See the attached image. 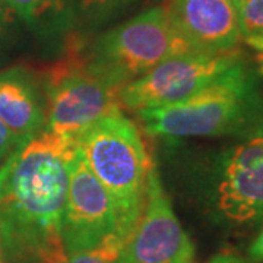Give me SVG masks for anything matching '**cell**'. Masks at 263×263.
Segmentation results:
<instances>
[{"instance_id":"cell-6","label":"cell","mask_w":263,"mask_h":263,"mask_svg":"<svg viewBox=\"0 0 263 263\" xmlns=\"http://www.w3.org/2000/svg\"><path fill=\"white\" fill-rule=\"evenodd\" d=\"M60 231L67 256L91 252L101 246L119 253L122 249L111 197L89 170L78 146L70 162Z\"/></svg>"},{"instance_id":"cell-4","label":"cell","mask_w":263,"mask_h":263,"mask_svg":"<svg viewBox=\"0 0 263 263\" xmlns=\"http://www.w3.org/2000/svg\"><path fill=\"white\" fill-rule=\"evenodd\" d=\"M190 51L170 22L167 10L152 8L104 34L88 72L113 88L146 73L170 56Z\"/></svg>"},{"instance_id":"cell-15","label":"cell","mask_w":263,"mask_h":263,"mask_svg":"<svg viewBox=\"0 0 263 263\" xmlns=\"http://www.w3.org/2000/svg\"><path fill=\"white\" fill-rule=\"evenodd\" d=\"M15 148H16V142H15L12 132L0 120V160Z\"/></svg>"},{"instance_id":"cell-1","label":"cell","mask_w":263,"mask_h":263,"mask_svg":"<svg viewBox=\"0 0 263 263\" xmlns=\"http://www.w3.org/2000/svg\"><path fill=\"white\" fill-rule=\"evenodd\" d=\"M76 142L51 130L15 148L0 168V249L37 263H66L62 240Z\"/></svg>"},{"instance_id":"cell-11","label":"cell","mask_w":263,"mask_h":263,"mask_svg":"<svg viewBox=\"0 0 263 263\" xmlns=\"http://www.w3.org/2000/svg\"><path fill=\"white\" fill-rule=\"evenodd\" d=\"M0 120L12 132L18 148L40 135L44 113L29 88L18 81L0 79Z\"/></svg>"},{"instance_id":"cell-10","label":"cell","mask_w":263,"mask_h":263,"mask_svg":"<svg viewBox=\"0 0 263 263\" xmlns=\"http://www.w3.org/2000/svg\"><path fill=\"white\" fill-rule=\"evenodd\" d=\"M218 206L237 222L263 218V136L237 146L228 157L219 183Z\"/></svg>"},{"instance_id":"cell-5","label":"cell","mask_w":263,"mask_h":263,"mask_svg":"<svg viewBox=\"0 0 263 263\" xmlns=\"http://www.w3.org/2000/svg\"><path fill=\"white\" fill-rule=\"evenodd\" d=\"M238 65L241 63L234 48L224 53H179L120 86L119 101L135 111L179 103L205 89Z\"/></svg>"},{"instance_id":"cell-21","label":"cell","mask_w":263,"mask_h":263,"mask_svg":"<svg viewBox=\"0 0 263 263\" xmlns=\"http://www.w3.org/2000/svg\"><path fill=\"white\" fill-rule=\"evenodd\" d=\"M262 73H263V66H262Z\"/></svg>"},{"instance_id":"cell-13","label":"cell","mask_w":263,"mask_h":263,"mask_svg":"<svg viewBox=\"0 0 263 263\" xmlns=\"http://www.w3.org/2000/svg\"><path fill=\"white\" fill-rule=\"evenodd\" d=\"M63 0H6V5L27 22H34L43 15L62 9Z\"/></svg>"},{"instance_id":"cell-12","label":"cell","mask_w":263,"mask_h":263,"mask_svg":"<svg viewBox=\"0 0 263 263\" xmlns=\"http://www.w3.org/2000/svg\"><path fill=\"white\" fill-rule=\"evenodd\" d=\"M235 12L241 38L256 51L263 53V0H245Z\"/></svg>"},{"instance_id":"cell-18","label":"cell","mask_w":263,"mask_h":263,"mask_svg":"<svg viewBox=\"0 0 263 263\" xmlns=\"http://www.w3.org/2000/svg\"><path fill=\"white\" fill-rule=\"evenodd\" d=\"M209 263H245V260L234 254H218Z\"/></svg>"},{"instance_id":"cell-17","label":"cell","mask_w":263,"mask_h":263,"mask_svg":"<svg viewBox=\"0 0 263 263\" xmlns=\"http://www.w3.org/2000/svg\"><path fill=\"white\" fill-rule=\"evenodd\" d=\"M130 0H85V5L88 6H97V8H110V6H117Z\"/></svg>"},{"instance_id":"cell-2","label":"cell","mask_w":263,"mask_h":263,"mask_svg":"<svg viewBox=\"0 0 263 263\" xmlns=\"http://www.w3.org/2000/svg\"><path fill=\"white\" fill-rule=\"evenodd\" d=\"M75 142L111 197L117 240L123 247L142 214L148 174L154 167L141 133L129 119L114 113L92 123Z\"/></svg>"},{"instance_id":"cell-16","label":"cell","mask_w":263,"mask_h":263,"mask_svg":"<svg viewBox=\"0 0 263 263\" xmlns=\"http://www.w3.org/2000/svg\"><path fill=\"white\" fill-rule=\"evenodd\" d=\"M250 256L254 260H262L263 262V230L260 231V234L256 237V240L250 247Z\"/></svg>"},{"instance_id":"cell-8","label":"cell","mask_w":263,"mask_h":263,"mask_svg":"<svg viewBox=\"0 0 263 263\" xmlns=\"http://www.w3.org/2000/svg\"><path fill=\"white\" fill-rule=\"evenodd\" d=\"M120 105L119 88L107 85L88 69L62 67L51 79L48 130L76 141L92 123L120 113Z\"/></svg>"},{"instance_id":"cell-9","label":"cell","mask_w":263,"mask_h":263,"mask_svg":"<svg viewBox=\"0 0 263 263\" xmlns=\"http://www.w3.org/2000/svg\"><path fill=\"white\" fill-rule=\"evenodd\" d=\"M165 10L190 51L224 53L241 38L231 0H171Z\"/></svg>"},{"instance_id":"cell-3","label":"cell","mask_w":263,"mask_h":263,"mask_svg":"<svg viewBox=\"0 0 263 263\" xmlns=\"http://www.w3.org/2000/svg\"><path fill=\"white\" fill-rule=\"evenodd\" d=\"M252 78L238 65L179 103L138 111L145 130L170 138L218 136L238 130L253 114Z\"/></svg>"},{"instance_id":"cell-20","label":"cell","mask_w":263,"mask_h":263,"mask_svg":"<svg viewBox=\"0 0 263 263\" xmlns=\"http://www.w3.org/2000/svg\"><path fill=\"white\" fill-rule=\"evenodd\" d=\"M243 2H245V0H231V3H233L234 8H237V6H238L240 3H243Z\"/></svg>"},{"instance_id":"cell-14","label":"cell","mask_w":263,"mask_h":263,"mask_svg":"<svg viewBox=\"0 0 263 263\" xmlns=\"http://www.w3.org/2000/svg\"><path fill=\"white\" fill-rule=\"evenodd\" d=\"M116 260L110 259L98 250H91V252H81V253H73L67 256L66 263H114Z\"/></svg>"},{"instance_id":"cell-19","label":"cell","mask_w":263,"mask_h":263,"mask_svg":"<svg viewBox=\"0 0 263 263\" xmlns=\"http://www.w3.org/2000/svg\"><path fill=\"white\" fill-rule=\"evenodd\" d=\"M6 8H9V6L6 5V0H0V27L3 25V21H5Z\"/></svg>"},{"instance_id":"cell-7","label":"cell","mask_w":263,"mask_h":263,"mask_svg":"<svg viewBox=\"0 0 263 263\" xmlns=\"http://www.w3.org/2000/svg\"><path fill=\"white\" fill-rule=\"evenodd\" d=\"M193 245L152 167L142 214L114 263H193Z\"/></svg>"}]
</instances>
